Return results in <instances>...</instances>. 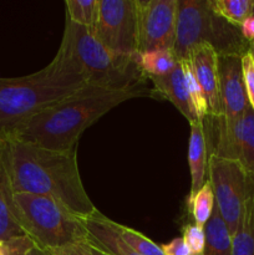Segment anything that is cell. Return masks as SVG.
<instances>
[{
  "label": "cell",
  "mask_w": 254,
  "mask_h": 255,
  "mask_svg": "<svg viewBox=\"0 0 254 255\" xmlns=\"http://www.w3.org/2000/svg\"><path fill=\"white\" fill-rule=\"evenodd\" d=\"M2 134L14 193L50 197L79 218H89L99 211L81 182L77 148L55 151Z\"/></svg>",
  "instance_id": "cell-1"
},
{
  "label": "cell",
  "mask_w": 254,
  "mask_h": 255,
  "mask_svg": "<svg viewBox=\"0 0 254 255\" xmlns=\"http://www.w3.org/2000/svg\"><path fill=\"white\" fill-rule=\"evenodd\" d=\"M152 96V90L136 86L120 91L86 85L77 94L42 110L5 134L19 141L55 151L76 149L85 129L120 104Z\"/></svg>",
  "instance_id": "cell-2"
},
{
  "label": "cell",
  "mask_w": 254,
  "mask_h": 255,
  "mask_svg": "<svg viewBox=\"0 0 254 255\" xmlns=\"http://www.w3.org/2000/svg\"><path fill=\"white\" fill-rule=\"evenodd\" d=\"M86 85L76 60L61 41L52 61L44 69L26 76L0 79V133H9Z\"/></svg>",
  "instance_id": "cell-3"
},
{
  "label": "cell",
  "mask_w": 254,
  "mask_h": 255,
  "mask_svg": "<svg viewBox=\"0 0 254 255\" xmlns=\"http://www.w3.org/2000/svg\"><path fill=\"white\" fill-rule=\"evenodd\" d=\"M62 42L76 60L87 85L99 89L120 91L143 86L142 74L134 55H122L105 46L94 32L74 24L66 17Z\"/></svg>",
  "instance_id": "cell-4"
},
{
  "label": "cell",
  "mask_w": 254,
  "mask_h": 255,
  "mask_svg": "<svg viewBox=\"0 0 254 255\" xmlns=\"http://www.w3.org/2000/svg\"><path fill=\"white\" fill-rule=\"evenodd\" d=\"M207 44L221 55L243 57L249 51V42L243 37L241 26L219 16L209 0H178L176 42L173 51L184 60L194 46Z\"/></svg>",
  "instance_id": "cell-5"
},
{
  "label": "cell",
  "mask_w": 254,
  "mask_h": 255,
  "mask_svg": "<svg viewBox=\"0 0 254 255\" xmlns=\"http://www.w3.org/2000/svg\"><path fill=\"white\" fill-rule=\"evenodd\" d=\"M17 219L24 233L44 251L87 242L82 219L50 197L14 194Z\"/></svg>",
  "instance_id": "cell-6"
},
{
  "label": "cell",
  "mask_w": 254,
  "mask_h": 255,
  "mask_svg": "<svg viewBox=\"0 0 254 255\" xmlns=\"http://www.w3.org/2000/svg\"><path fill=\"white\" fill-rule=\"evenodd\" d=\"M207 181L211 183L217 209L233 237L238 231L254 177L239 162L209 154Z\"/></svg>",
  "instance_id": "cell-7"
},
{
  "label": "cell",
  "mask_w": 254,
  "mask_h": 255,
  "mask_svg": "<svg viewBox=\"0 0 254 255\" xmlns=\"http://www.w3.org/2000/svg\"><path fill=\"white\" fill-rule=\"evenodd\" d=\"M208 142V153L237 161L254 177V110L249 105L236 122H227L223 116H207L203 120Z\"/></svg>",
  "instance_id": "cell-8"
},
{
  "label": "cell",
  "mask_w": 254,
  "mask_h": 255,
  "mask_svg": "<svg viewBox=\"0 0 254 255\" xmlns=\"http://www.w3.org/2000/svg\"><path fill=\"white\" fill-rule=\"evenodd\" d=\"M136 51L173 50L176 42L178 0H134Z\"/></svg>",
  "instance_id": "cell-9"
},
{
  "label": "cell",
  "mask_w": 254,
  "mask_h": 255,
  "mask_svg": "<svg viewBox=\"0 0 254 255\" xmlns=\"http://www.w3.org/2000/svg\"><path fill=\"white\" fill-rule=\"evenodd\" d=\"M99 7L96 26L90 29L95 36L117 54H137L134 0H99Z\"/></svg>",
  "instance_id": "cell-10"
},
{
  "label": "cell",
  "mask_w": 254,
  "mask_h": 255,
  "mask_svg": "<svg viewBox=\"0 0 254 255\" xmlns=\"http://www.w3.org/2000/svg\"><path fill=\"white\" fill-rule=\"evenodd\" d=\"M219 94L223 119L232 124L243 116L249 106L243 76L242 56L221 55L218 56Z\"/></svg>",
  "instance_id": "cell-11"
},
{
  "label": "cell",
  "mask_w": 254,
  "mask_h": 255,
  "mask_svg": "<svg viewBox=\"0 0 254 255\" xmlns=\"http://www.w3.org/2000/svg\"><path fill=\"white\" fill-rule=\"evenodd\" d=\"M184 61L188 62L203 91L208 107V116H222L223 112L219 94L218 54L209 45L201 44L188 52Z\"/></svg>",
  "instance_id": "cell-12"
},
{
  "label": "cell",
  "mask_w": 254,
  "mask_h": 255,
  "mask_svg": "<svg viewBox=\"0 0 254 255\" xmlns=\"http://www.w3.org/2000/svg\"><path fill=\"white\" fill-rule=\"evenodd\" d=\"M14 194L7 167L5 136L0 133V242L25 234L17 219Z\"/></svg>",
  "instance_id": "cell-13"
},
{
  "label": "cell",
  "mask_w": 254,
  "mask_h": 255,
  "mask_svg": "<svg viewBox=\"0 0 254 255\" xmlns=\"http://www.w3.org/2000/svg\"><path fill=\"white\" fill-rule=\"evenodd\" d=\"M148 80L153 85L152 96H153L154 92L158 97L171 102L188 120L189 124L198 120L193 110V106H192L188 91H187L183 66H182L181 60H179L178 65L174 67L173 71L169 72L168 75L148 77Z\"/></svg>",
  "instance_id": "cell-14"
},
{
  "label": "cell",
  "mask_w": 254,
  "mask_h": 255,
  "mask_svg": "<svg viewBox=\"0 0 254 255\" xmlns=\"http://www.w3.org/2000/svg\"><path fill=\"white\" fill-rule=\"evenodd\" d=\"M87 232V243L110 255H142L129 248L121 239L114 221L97 211L89 218H81Z\"/></svg>",
  "instance_id": "cell-15"
},
{
  "label": "cell",
  "mask_w": 254,
  "mask_h": 255,
  "mask_svg": "<svg viewBox=\"0 0 254 255\" xmlns=\"http://www.w3.org/2000/svg\"><path fill=\"white\" fill-rule=\"evenodd\" d=\"M191 134L188 142V164L191 172V189L188 196H193L207 182L208 167V142L203 120L189 124Z\"/></svg>",
  "instance_id": "cell-16"
},
{
  "label": "cell",
  "mask_w": 254,
  "mask_h": 255,
  "mask_svg": "<svg viewBox=\"0 0 254 255\" xmlns=\"http://www.w3.org/2000/svg\"><path fill=\"white\" fill-rule=\"evenodd\" d=\"M204 233L206 248L203 255H232V236L216 206L211 219L204 226Z\"/></svg>",
  "instance_id": "cell-17"
},
{
  "label": "cell",
  "mask_w": 254,
  "mask_h": 255,
  "mask_svg": "<svg viewBox=\"0 0 254 255\" xmlns=\"http://www.w3.org/2000/svg\"><path fill=\"white\" fill-rule=\"evenodd\" d=\"M137 64L141 69L142 74L148 77L164 76L168 75L178 65L179 60L173 50H151L146 52H137Z\"/></svg>",
  "instance_id": "cell-18"
},
{
  "label": "cell",
  "mask_w": 254,
  "mask_h": 255,
  "mask_svg": "<svg viewBox=\"0 0 254 255\" xmlns=\"http://www.w3.org/2000/svg\"><path fill=\"white\" fill-rule=\"evenodd\" d=\"M232 255H254V187L247 199L238 231L232 237Z\"/></svg>",
  "instance_id": "cell-19"
},
{
  "label": "cell",
  "mask_w": 254,
  "mask_h": 255,
  "mask_svg": "<svg viewBox=\"0 0 254 255\" xmlns=\"http://www.w3.org/2000/svg\"><path fill=\"white\" fill-rule=\"evenodd\" d=\"M216 201L211 183L207 181L198 192L193 196L187 197V209L191 214L193 223L204 228L213 213Z\"/></svg>",
  "instance_id": "cell-20"
},
{
  "label": "cell",
  "mask_w": 254,
  "mask_h": 255,
  "mask_svg": "<svg viewBox=\"0 0 254 255\" xmlns=\"http://www.w3.org/2000/svg\"><path fill=\"white\" fill-rule=\"evenodd\" d=\"M66 17L74 24L94 29L99 19V0H66Z\"/></svg>",
  "instance_id": "cell-21"
},
{
  "label": "cell",
  "mask_w": 254,
  "mask_h": 255,
  "mask_svg": "<svg viewBox=\"0 0 254 255\" xmlns=\"http://www.w3.org/2000/svg\"><path fill=\"white\" fill-rule=\"evenodd\" d=\"M214 11L232 24L241 26L253 15V0H209Z\"/></svg>",
  "instance_id": "cell-22"
},
{
  "label": "cell",
  "mask_w": 254,
  "mask_h": 255,
  "mask_svg": "<svg viewBox=\"0 0 254 255\" xmlns=\"http://www.w3.org/2000/svg\"><path fill=\"white\" fill-rule=\"evenodd\" d=\"M114 226L122 241L127 244L131 249L136 251L142 255H164L162 252L161 246L154 243L144 234L129 228V227L122 226V224L114 222Z\"/></svg>",
  "instance_id": "cell-23"
},
{
  "label": "cell",
  "mask_w": 254,
  "mask_h": 255,
  "mask_svg": "<svg viewBox=\"0 0 254 255\" xmlns=\"http://www.w3.org/2000/svg\"><path fill=\"white\" fill-rule=\"evenodd\" d=\"M182 66H183V74L184 80H186L187 91H188L189 99H191L192 106H193L194 112L198 120H204L208 116V107H207L206 97H204L203 91H202L201 86H199L198 81H197L196 76H194L193 71H192L191 66L188 62L181 60Z\"/></svg>",
  "instance_id": "cell-24"
},
{
  "label": "cell",
  "mask_w": 254,
  "mask_h": 255,
  "mask_svg": "<svg viewBox=\"0 0 254 255\" xmlns=\"http://www.w3.org/2000/svg\"><path fill=\"white\" fill-rule=\"evenodd\" d=\"M182 238L187 244L192 255H203L206 248V233L204 228L194 223H184L181 229Z\"/></svg>",
  "instance_id": "cell-25"
},
{
  "label": "cell",
  "mask_w": 254,
  "mask_h": 255,
  "mask_svg": "<svg viewBox=\"0 0 254 255\" xmlns=\"http://www.w3.org/2000/svg\"><path fill=\"white\" fill-rule=\"evenodd\" d=\"M35 244L26 234L1 242L0 255H30Z\"/></svg>",
  "instance_id": "cell-26"
},
{
  "label": "cell",
  "mask_w": 254,
  "mask_h": 255,
  "mask_svg": "<svg viewBox=\"0 0 254 255\" xmlns=\"http://www.w3.org/2000/svg\"><path fill=\"white\" fill-rule=\"evenodd\" d=\"M242 65H243V76L244 84H246L247 96H248L249 105L254 110V60L249 54L242 57Z\"/></svg>",
  "instance_id": "cell-27"
},
{
  "label": "cell",
  "mask_w": 254,
  "mask_h": 255,
  "mask_svg": "<svg viewBox=\"0 0 254 255\" xmlns=\"http://www.w3.org/2000/svg\"><path fill=\"white\" fill-rule=\"evenodd\" d=\"M161 249L164 255H192L182 237L172 239L167 244H162Z\"/></svg>",
  "instance_id": "cell-28"
},
{
  "label": "cell",
  "mask_w": 254,
  "mask_h": 255,
  "mask_svg": "<svg viewBox=\"0 0 254 255\" xmlns=\"http://www.w3.org/2000/svg\"><path fill=\"white\" fill-rule=\"evenodd\" d=\"M51 255H91L89 251V246L87 242L85 243H77V244H70V246L61 247V248L52 249V251H47Z\"/></svg>",
  "instance_id": "cell-29"
},
{
  "label": "cell",
  "mask_w": 254,
  "mask_h": 255,
  "mask_svg": "<svg viewBox=\"0 0 254 255\" xmlns=\"http://www.w3.org/2000/svg\"><path fill=\"white\" fill-rule=\"evenodd\" d=\"M241 31L249 44L254 41V15H251L248 19L244 20L243 24L241 25Z\"/></svg>",
  "instance_id": "cell-30"
},
{
  "label": "cell",
  "mask_w": 254,
  "mask_h": 255,
  "mask_svg": "<svg viewBox=\"0 0 254 255\" xmlns=\"http://www.w3.org/2000/svg\"><path fill=\"white\" fill-rule=\"evenodd\" d=\"M87 246H89V251H90V254H91V255H110V254L105 253V252L100 251V249L96 248V247L91 246V244L87 243Z\"/></svg>",
  "instance_id": "cell-31"
},
{
  "label": "cell",
  "mask_w": 254,
  "mask_h": 255,
  "mask_svg": "<svg viewBox=\"0 0 254 255\" xmlns=\"http://www.w3.org/2000/svg\"><path fill=\"white\" fill-rule=\"evenodd\" d=\"M30 255H51V253H49L47 251H44V249L37 248V247H34V249H32Z\"/></svg>",
  "instance_id": "cell-32"
},
{
  "label": "cell",
  "mask_w": 254,
  "mask_h": 255,
  "mask_svg": "<svg viewBox=\"0 0 254 255\" xmlns=\"http://www.w3.org/2000/svg\"><path fill=\"white\" fill-rule=\"evenodd\" d=\"M248 54L251 55L252 59L254 60V41L251 42V45H249V51H248Z\"/></svg>",
  "instance_id": "cell-33"
},
{
  "label": "cell",
  "mask_w": 254,
  "mask_h": 255,
  "mask_svg": "<svg viewBox=\"0 0 254 255\" xmlns=\"http://www.w3.org/2000/svg\"><path fill=\"white\" fill-rule=\"evenodd\" d=\"M253 15H254V0H253Z\"/></svg>",
  "instance_id": "cell-34"
},
{
  "label": "cell",
  "mask_w": 254,
  "mask_h": 255,
  "mask_svg": "<svg viewBox=\"0 0 254 255\" xmlns=\"http://www.w3.org/2000/svg\"><path fill=\"white\" fill-rule=\"evenodd\" d=\"M0 246H1V242H0Z\"/></svg>",
  "instance_id": "cell-35"
}]
</instances>
